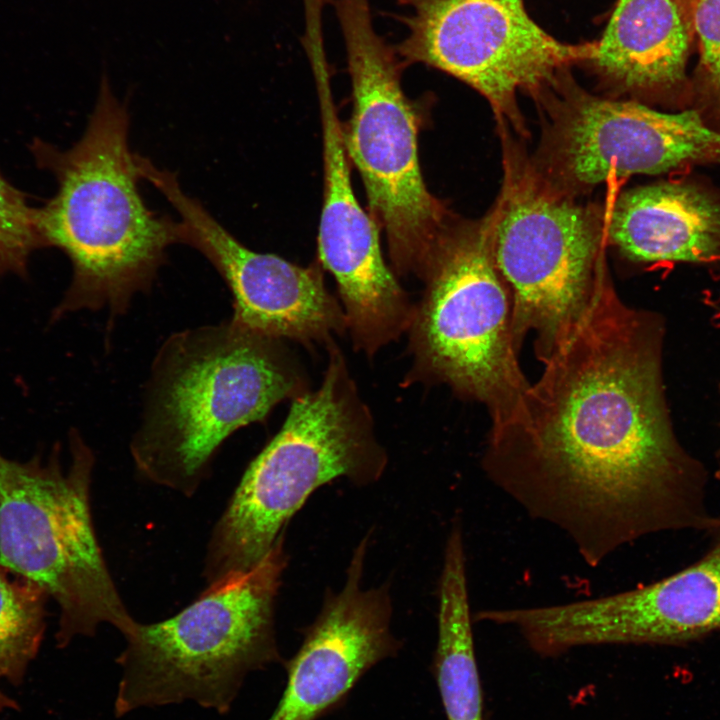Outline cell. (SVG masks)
I'll return each instance as SVG.
<instances>
[{
    "label": "cell",
    "mask_w": 720,
    "mask_h": 720,
    "mask_svg": "<svg viewBox=\"0 0 720 720\" xmlns=\"http://www.w3.org/2000/svg\"><path fill=\"white\" fill-rule=\"evenodd\" d=\"M664 322L618 295L604 257L583 310L481 465L595 568L656 533L719 524L707 472L678 441L662 377Z\"/></svg>",
    "instance_id": "obj_1"
},
{
    "label": "cell",
    "mask_w": 720,
    "mask_h": 720,
    "mask_svg": "<svg viewBox=\"0 0 720 720\" xmlns=\"http://www.w3.org/2000/svg\"><path fill=\"white\" fill-rule=\"evenodd\" d=\"M29 151L57 182L53 197L38 207L45 248L61 250L72 266L70 284L50 320L106 309L113 321L137 293L151 288L177 236L176 222L154 213L141 197L129 114L106 75L87 127L72 147L61 150L34 138Z\"/></svg>",
    "instance_id": "obj_2"
},
{
    "label": "cell",
    "mask_w": 720,
    "mask_h": 720,
    "mask_svg": "<svg viewBox=\"0 0 720 720\" xmlns=\"http://www.w3.org/2000/svg\"><path fill=\"white\" fill-rule=\"evenodd\" d=\"M146 384L131 457L143 478L185 496L232 433L307 391L283 340L232 318L169 336Z\"/></svg>",
    "instance_id": "obj_3"
},
{
    "label": "cell",
    "mask_w": 720,
    "mask_h": 720,
    "mask_svg": "<svg viewBox=\"0 0 720 720\" xmlns=\"http://www.w3.org/2000/svg\"><path fill=\"white\" fill-rule=\"evenodd\" d=\"M292 400L283 426L250 463L212 531L203 572L208 585L259 564L320 486L340 477L367 485L385 469L369 411L333 342L321 386Z\"/></svg>",
    "instance_id": "obj_4"
},
{
    "label": "cell",
    "mask_w": 720,
    "mask_h": 720,
    "mask_svg": "<svg viewBox=\"0 0 720 720\" xmlns=\"http://www.w3.org/2000/svg\"><path fill=\"white\" fill-rule=\"evenodd\" d=\"M286 565L283 533L254 568L207 585L173 617L136 621L117 658L116 716L184 701L227 713L247 674L280 659L274 610Z\"/></svg>",
    "instance_id": "obj_5"
},
{
    "label": "cell",
    "mask_w": 720,
    "mask_h": 720,
    "mask_svg": "<svg viewBox=\"0 0 720 720\" xmlns=\"http://www.w3.org/2000/svg\"><path fill=\"white\" fill-rule=\"evenodd\" d=\"M60 448L21 462L0 452V564L40 587L60 609L58 647L110 624L123 636L135 625L108 570L94 530L90 487L95 457L69 433Z\"/></svg>",
    "instance_id": "obj_6"
},
{
    "label": "cell",
    "mask_w": 720,
    "mask_h": 720,
    "mask_svg": "<svg viewBox=\"0 0 720 720\" xmlns=\"http://www.w3.org/2000/svg\"><path fill=\"white\" fill-rule=\"evenodd\" d=\"M425 282L408 328L413 377L447 384L482 403L490 430L519 413L530 383L512 334V304L495 264L489 213L451 217L420 275Z\"/></svg>",
    "instance_id": "obj_7"
},
{
    "label": "cell",
    "mask_w": 720,
    "mask_h": 720,
    "mask_svg": "<svg viewBox=\"0 0 720 720\" xmlns=\"http://www.w3.org/2000/svg\"><path fill=\"white\" fill-rule=\"evenodd\" d=\"M503 184L490 216L493 258L520 352L544 362L586 305L601 250L599 217L549 181L502 128Z\"/></svg>",
    "instance_id": "obj_8"
},
{
    "label": "cell",
    "mask_w": 720,
    "mask_h": 720,
    "mask_svg": "<svg viewBox=\"0 0 720 720\" xmlns=\"http://www.w3.org/2000/svg\"><path fill=\"white\" fill-rule=\"evenodd\" d=\"M352 82L343 132L372 218L385 231L397 273L420 276L452 216L427 189L418 158V118L401 87L400 63L373 29L368 0H336Z\"/></svg>",
    "instance_id": "obj_9"
},
{
    "label": "cell",
    "mask_w": 720,
    "mask_h": 720,
    "mask_svg": "<svg viewBox=\"0 0 720 720\" xmlns=\"http://www.w3.org/2000/svg\"><path fill=\"white\" fill-rule=\"evenodd\" d=\"M409 33L396 52L465 82L491 105L498 121L525 134L520 91L539 99L574 64H585L596 41L568 44L543 30L523 0H399Z\"/></svg>",
    "instance_id": "obj_10"
},
{
    "label": "cell",
    "mask_w": 720,
    "mask_h": 720,
    "mask_svg": "<svg viewBox=\"0 0 720 720\" xmlns=\"http://www.w3.org/2000/svg\"><path fill=\"white\" fill-rule=\"evenodd\" d=\"M548 658L598 645H681L720 632V536L694 564L634 589L569 603L489 609Z\"/></svg>",
    "instance_id": "obj_11"
},
{
    "label": "cell",
    "mask_w": 720,
    "mask_h": 720,
    "mask_svg": "<svg viewBox=\"0 0 720 720\" xmlns=\"http://www.w3.org/2000/svg\"><path fill=\"white\" fill-rule=\"evenodd\" d=\"M144 179L178 213L177 243L198 250L228 285L234 321L263 335L302 344L329 343L333 334L347 330L345 313L326 289L318 266L302 267L251 250L185 193L173 172L152 163L145 168Z\"/></svg>",
    "instance_id": "obj_12"
},
{
    "label": "cell",
    "mask_w": 720,
    "mask_h": 720,
    "mask_svg": "<svg viewBox=\"0 0 720 720\" xmlns=\"http://www.w3.org/2000/svg\"><path fill=\"white\" fill-rule=\"evenodd\" d=\"M313 64L324 162L319 259L337 282L354 346L373 355L408 330L414 306L383 259L378 225L355 196L327 69L318 54Z\"/></svg>",
    "instance_id": "obj_13"
},
{
    "label": "cell",
    "mask_w": 720,
    "mask_h": 720,
    "mask_svg": "<svg viewBox=\"0 0 720 720\" xmlns=\"http://www.w3.org/2000/svg\"><path fill=\"white\" fill-rule=\"evenodd\" d=\"M369 544L353 552L343 588L326 593L321 610L287 663V684L268 720H316L340 704L358 680L399 651L390 630L389 586L365 590L361 580Z\"/></svg>",
    "instance_id": "obj_14"
},
{
    "label": "cell",
    "mask_w": 720,
    "mask_h": 720,
    "mask_svg": "<svg viewBox=\"0 0 720 720\" xmlns=\"http://www.w3.org/2000/svg\"><path fill=\"white\" fill-rule=\"evenodd\" d=\"M569 140L579 174L594 186L612 177L720 165V132L691 108L668 113L589 95L573 114Z\"/></svg>",
    "instance_id": "obj_15"
},
{
    "label": "cell",
    "mask_w": 720,
    "mask_h": 720,
    "mask_svg": "<svg viewBox=\"0 0 720 720\" xmlns=\"http://www.w3.org/2000/svg\"><path fill=\"white\" fill-rule=\"evenodd\" d=\"M693 37L685 0H617L585 64L614 98L685 110L692 103L686 66Z\"/></svg>",
    "instance_id": "obj_16"
},
{
    "label": "cell",
    "mask_w": 720,
    "mask_h": 720,
    "mask_svg": "<svg viewBox=\"0 0 720 720\" xmlns=\"http://www.w3.org/2000/svg\"><path fill=\"white\" fill-rule=\"evenodd\" d=\"M607 234L637 263L720 262V191L690 180L630 189L616 199Z\"/></svg>",
    "instance_id": "obj_17"
},
{
    "label": "cell",
    "mask_w": 720,
    "mask_h": 720,
    "mask_svg": "<svg viewBox=\"0 0 720 720\" xmlns=\"http://www.w3.org/2000/svg\"><path fill=\"white\" fill-rule=\"evenodd\" d=\"M443 560L433 675L447 720H486L473 638L465 550L457 545L448 546Z\"/></svg>",
    "instance_id": "obj_18"
},
{
    "label": "cell",
    "mask_w": 720,
    "mask_h": 720,
    "mask_svg": "<svg viewBox=\"0 0 720 720\" xmlns=\"http://www.w3.org/2000/svg\"><path fill=\"white\" fill-rule=\"evenodd\" d=\"M48 595L0 564V679L20 684L46 627Z\"/></svg>",
    "instance_id": "obj_19"
},
{
    "label": "cell",
    "mask_w": 720,
    "mask_h": 720,
    "mask_svg": "<svg viewBox=\"0 0 720 720\" xmlns=\"http://www.w3.org/2000/svg\"><path fill=\"white\" fill-rule=\"evenodd\" d=\"M43 248L38 207L0 171V277L26 278L30 257Z\"/></svg>",
    "instance_id": "obj_20"
},
{
    "label": "cell",
    "mask_w": 720,
    "mask_h": 720,
    "mask_svg": "<svg viewBox=\"0 0 720 720\" xmlns=\"http://www.w3.org/2000/svg\"><path fill=\"white\" fill-rule=\"evenodd\" d=\"M692 21L700 61L690 108L706 125L720 132V0H696Z\"/></svg>",
    "instance_id": "obj_21"
},
{
    "label": "cell",
    "mask_w": 720,
    "mask_h": 720,
    "mask_svg": "<svg viewBox=\"0 0 720 720\" xmlns=\"http://www.w3.org/2000/svg\"><path fill=\"white\" fill-rule=\"evenodd\" d=\"M17 708V702H15L12 698H10L0 689V715L6 710H15Z\"/></svg>",
    "instance_id": "obj_22"
},
{
    "label": "cell",
    "mask_w": 720,
    "mask_h": 720,
    "mask_svg": "<svg viewBox=\"0 0 720 720\" xmlns=\"http://www.w3.org/2000/svg\"><path fill=\"white\" fill-rule=\"evenodd\" d=\"M719 459H720V452H719ZM716 474H717L718 478H720V460H719V466H718Z\"/></svg>",
    "instance_id": "obj_23"
},
{
    "label": "cell",
    "mask_w": 720,
    "mask_h": 720,
    "mask_svg": "<svg viewBox=\"0 0 720 720\" xmlns=\"http://www.w3.org/2000/svg\"><path fill=\"white\" fill-rule=\"evenodd\" d=\"M692 8L696 0H685Z\"/></svg>",
    "instance_id": "obj_24"
},
{
    "label": "cell",
    "mask_w": 720,
    "mask_h": 720,
    "mask_svg": "<svg viewBox=\"0 0 720 720\" xmlns=\"http://www.w3.org/2000/svg\"><path fill=\"white\" fill-rule=\"evenodd\" d=\"M719 518H720V516H719ZM714 532L717 533L718 536H720V526Z\"/></svg>",
    "instance_id": "obj_25"
}]
</instances>
